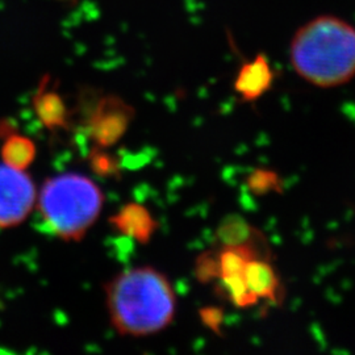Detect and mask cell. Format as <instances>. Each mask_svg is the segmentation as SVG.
<instances>
[{
  "label": "cell",
  "instance_id": "cell-5",
  "mask_svg": "<svg viewBox=\"0 0 355 355\" xmlns=\"http://www.w3.org/2000/svg\"><path fill=\"white\" fill-rule=\"evenodd\" d=\"M37 191L26 170L0 165V228L21 224L32 212Z\"/></svg>",
  "mask_w": 355,
  "mask_h": 355
},
{
  "label": "cell",
  "instance_id": "cell-9",
  "mask_svg": "<svg viewBox=\"0 0 355 355\" xmlns=\"http://www.w3.org/2000/svg\"><path fill=\"white\" fill-rule=\"evenodd\" d=\"M33 110L42 127L51 132L64 130L70 125V112L62 96L51 89L49 76H44L33 96Z\"/></svg>",
  "mask_w": 355,
  "mask_h": 355
},
{
  "label": "cell",
  "instance_id": "cell-4",
  "mask_svg": "<svg viewBox=\"0 0 355 355\" xmlns=\"http://www.w3.org/2000/svg\"><path fill=\"white\" fill-rule=\"evenodd\" d=\"M135 110L116 95H103L89 108L86 132L96 148L108 149L121 140L135 119Z\"/></svg>",
  "mask_w": 355,
  "mask_h": 355
},
{
  "label": "cell",
  "instance_id": "cell-1",
  "mask_svg": "<svg viewBox=\"0 0 355 355\" xmlns=\"http://www.w3.org/2000/svg\"><path fill=\"white\" fill-rule=\"evenodd\" d=\"M105 304L120 336L148 337L165 330L177 313V295L164 272L152 266L117 274L105 287Z\"/></svg>",
  "mask_w": 355,
  "mask_h": 355
},
{
  "label": "cell",
  "instance_id": "cell-13",
  "mask_svg": "<svg viewBox=\"0 0 355 355\" xmlns=\"http://www.w3.org/2000/svg\"><path fill=\"white\" fill-rule=\"evenodd\" d=\"M107 149L94 146L89 155V167L91 170L102 178H112L119 175L120 166L117 159L111 154L105 152Z\"/></svg>",
  "mask_w": 355,
  "mask_h": 355
},
{
  "label": "cell",
  "instance_id": "cell-2",
  "mask_svg": "<svg viewBox=\"0 0 355 355\" xmlns=\"http://www.w3.org/2000/svg\"><path fill=\"white\" fill-rule=\"evenodd\" d=\"M290 60L296 74L320 89H334L355 76V26L325 15L300 26L292 37Z\"/></svg>",
  "mask_w": 355,
  "mask_h": 355
},
{
  "label": "cell",
  "instance_id": "cell-6",
  "mask_svg": "<svg viewBox=\"0 0 355 355\" xmlns=\"http://www.w3.org/2000/svg\"><path fill=\"white\" fill-rule=\"evenodd\" d=\"M248 288L261 302L279 305L286 300V288L271 259H252L242 272Z\"/></svg>",
  "mask_w": 355,
  "mask_h": 355
},
{
  "label": "cell",
  "instance_id": "cell-7",
  "mask_svg": "<svg viewBox=\"0 0 355 355\" xmlns=\"http://www.w3.org/2000/svg\"><path fill=\"white\" fill-rule=\"evenodd\" d=\"M110 224L121 236L142 245L150 242L159 227L152 212L140 203L123 205L110 217Z\"/></svg>",
  "mask_w": 355,
  "mask_h": 355
},
{
  "label": "cell",
  "instance_id": "cell-11",
  "mask_svg": "<svg viewBox=\"0 0 355 355\" xmlns=\"http://www.w3.org/2000/svg\"><path fill=\"white\" fill-rule=\"evenodd\" d=\"M36 154V144L19 133L10 135L1 146L3 162L17 170H26L33 164Z\"/></svg>",
  "mask_w": 355,
  "mask_h": 355
},
{
  "label": "cell",
  "instance_id": "cell-12",
  "mask_svg": "<svg viewBox=\"0 0 355 355\" xmlns=\"http://www.w3.org/2000/svg\"><path fill=\"white\" fill-rule=\"evenodd\" d=\"M246 186L257 196H265L272 192L282 193L284 189L279 174L268 168H255L246 179Z\"/></svg>",
  "mask_w": 355,
  "mask_h": 355
},
{
  "label": "cell",
  "instance_id": "cell-3",
  "mask_svg": "<svg viewBox=\"0 0 355 355\" xmlns=\"http://www.w3.org/2000/svg\"><path fill=\"white\" fill-rule=\"evenodd\" d=\"M44 221L62 241H80L102 214L104 195L89 178L66 173L48 179L37 195Z\"/></svg>",
  "mask_w": 355,
  "mask_h": 355
},
{
  "label": "cell",
  "instance_id": "cell-8",
  "mask_svg": "<svg viewBox=\"0 0 355 355\" xmlns=\"http://www.w3.org/2000/svg\"><path fill=\"white\" fill-rule=\"evenodd\" d=\"M274 79L275 74L266 55L258 54L253 61L242 64L234 79V91L243 102H255L271 89Z\"/></svg>",
  "mask_w": 355,
  "mask_h": 355
},
{
  "label": "cell",
  "instance_id": "cell-10",
  "mask_svg": "<svg viewBox=\"0 0 355 355\" xmlns=\"http://www.w3.org/2000/svg\"><path fill=\"white\" fill-rule=\"evenodd\" d=\"M217 245H246L272 253L267 237L262 230L255 228L241 216H227L216 230Z\"/></svg>",
  "mask_w": 355,
  "mask_h": 355
},
{
  "label": "cell",
  "instance_id": "cell-14",
  "mask_svg": "<svg viewBox=\"0 0 355 355\" xmlns=\"http://www.w3.org/2000/svg\"><path fill=\"white\" fill-rule=\"evenodd\" d=\"M202 321H203L204 325L208 327L209 329L214 330L220 333V325H221V321H223V312L217 308H207L203 309L202 313Z\"/></svg>",
  "mask_w": 355,
  "mask_h": 355
}]
</instances>
